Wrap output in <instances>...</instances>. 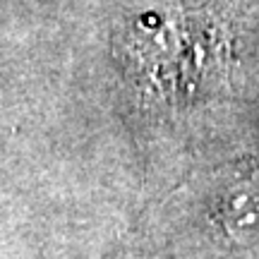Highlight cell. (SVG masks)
<instances>
[{"instance_id":"obj_1","label":"cell","mask_w":259,"mask_h":259,"mask_svg":"<svg viewBox=\"0 0 259 259\" xmlns=\"http://www.w3.org/2000/svg\"><path fill=\"white\" fill-rule=\"evenodd\" d=\"M183 235L180 259H259V144L213 173Z\"/></svg>"}]
</instances>
